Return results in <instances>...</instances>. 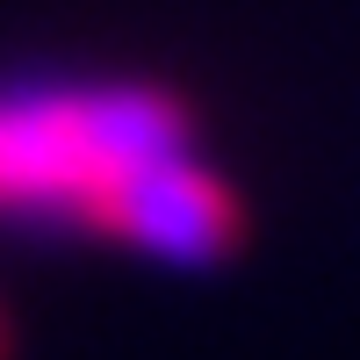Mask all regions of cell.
Here are the masks:
<instances>
[{"mask_svg":"<svg viewBox=\"0 0 360 360\" xmlns=\"http://www.w3.org/2000/svg\"><path fill=\"white\" fill-rule=\"evenodd\" d=\"M0 360H15V317L0 310Z\"/></svg>","mask_w":360,"mask_h":360,"instance_id":"2","label":"cell"},{"mask_svg":"<svg viewBox=\"0 0 360 360\" xmlns=\"http://www.w3.org/2000/svg\"><path fill=\"white\" fill-rule=\"evenodd\" d=\"M0 217H58L173 266H217L245 245V195L195 159V115L166 86L8 94Z\"/></svg>","mask_w":360,"mask_h":360,"instance_id":"1","label":"cell"}]
</instances>
